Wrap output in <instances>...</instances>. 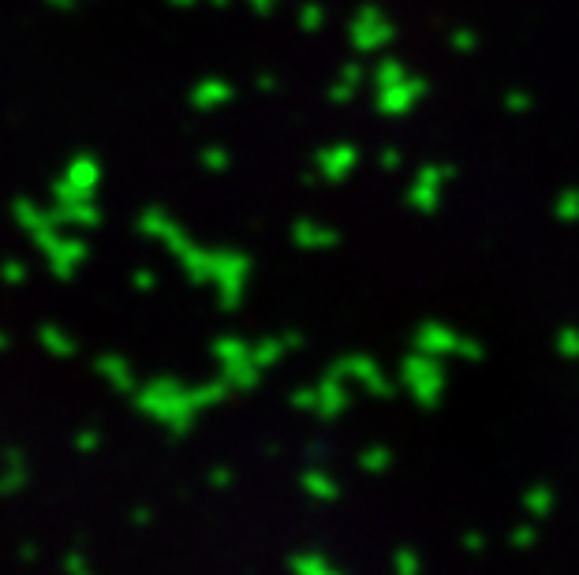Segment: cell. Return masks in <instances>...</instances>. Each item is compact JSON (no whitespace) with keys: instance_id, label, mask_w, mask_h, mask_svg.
Wrapping results in <instances>:
<instances>
[{"instance_id":"6da1fadb","label":"cell","mask_w":579,"mask_h":575,"mask_svg":"<svg viewBox=\"0 0 579 575\" xmlns=\"http://www.w3.org/2000/svg\"><path fill=\"white\" fill-rule=\"evenodd\" d=\"M12 217H15V225L34 239V247L45 254V262H49V269L57 273L60 281H71V277L79 273V266L86 262L83 239L64 232V225L53 217V210H42L38 202L19 198L12 206Z\"/></svg>"},{"instance_id":"7a4b0ae2","label":"cell","mask_w":579,"mask_h":575,"mask_svg":"<svg viewBox=\"0 0 579 575\" xmlns=\"http://www.w3.org/2000/svg\"><path fill=\"white\" fill-rule=\"evenodd\" d=\"M135 404H139L154 422L169 426V430H176V434H184L187 426L195 422L198 411L206 407L202 400H198L195 389H184V385L165 381V378L150 381V385H139V389H135Z\"/></svg>"},{"instance_id":"3957f363","label":"cell","mask_w":579,"mask_h":575,"mask_svg":"<svg viewBox=\"0 0 579 575\" xmlns=\"http://www.w3.org/2000/svg\"><path fill=\"white\" fill-rule=\"evenodd\" d=\"M101 187V165L90 154L71 157L57 183H53V202H79V198H94Z\"/></svg>"},{"instance_id":"277c9868","label":"cell","mask_w":579,"mask_h":575,"mask_svg":"<svg viewBox=\"0 0 579 575\" xmlns=\"http://www.w3.org/2000/svg\"><path fill=\"white\" fill-rule=\"evenodd\" d=\"M400 381L408 385V393L419 400V404H438L441 400V389H445V370H441V359L434 355H415L404 363L400 370Z\"/></svg>"},{"instance_id":"5b68a950","label":"cell","mask_w":579,"mask_h":575,"mask_svg":"<svg viewBox=\"0 0 579 575\" xmlns=\"http://www.w3.org/2000/svg\"><path fill=\"white\" fill-rule=\"evenodd\" d=\"M247 258L236 251L228 254H210V269H206V281L217 284V292H221V303L232 307V303H240L243 295V284H247Z\"/></svg>"},{"instance_id":"8992f818","label":"cell","mask_w":579,"mask_h":575,"mask_svg":"<svg viewBox=\"0 0 579 575\" xmlns=\"http://www.w3.org/2000/svg\"><path fill=\"white\" fill-rule=\"evenodd\" d=\"M299 407H311L314 415H322V419H337L340 411L348 407V385L329 374L318 389H307L299 396Z\"/></svg>"},{"instance_id":"52a82bcc","label":"cell","mask_w":579,"mask_h":575,"mask_svg":"<svg viewBox=\"0 0 579 575\" xmlns=\"http://www.w3.org/2000/svg\"><path fill=\"white\" fill-rule=\"evenodd\" d=\"M415 348L423 351V355H434V359H445V355H479L475 344H467L464 337H456L445 325H426V329H419Z\"/></svg>"},{"instance_id":"ba28073f","label":"cell","mask_w":579,"mask_h":575,"mask_svg":"<svg viewBox=\"0 0 579 575\" xmlns=\"http://www.w3.org/2000/svg\"><path fill=\"white\" fill-rule=\"evenodd\" d=\"M389 38H393V27H389V19H385L378 8H363V12L355 15V23H352L355 49H363V53H374V49L389 45Z\"/></svg>"},{"instance_id":"9c48e42d","label":"cell","mask_w":579,"mask_h":575,"mask_svg":"<svg viewBox=\"0 0 579 575\" xmlns=\"http://www.w3.org/2000/svg\"><path fill=\"white\" fill-rule=\"evenodd\" d=\"M139 228H142V232H146L150 239L165 243V247H169V251L176 254V258H180V254H184L187 247H191V239L184 236V228L176 225L172 217H165V213H157V210L142 213V217H139Z\"/></svg>"},{"instance_id":"30bf717a","label":"cell","mask_w":579,"mask_h":575,"mask_svg":"<svg viewBox=\"0 0 579 575\" xmlns=\"http://www.w3.org/2000/svg\"><path fill=\"white\" fill-rule=\"evenodd\" d=\"M423 90H426V86L419 83V79H411V75H408V79H400V83L378 90V109H382V113H389V116L408 113V109H415V105H419Z\"/></svg>"},{"instance_id":"8fae6325","label":"cell","mask_w":579,"mask_h":575,"mask_svg":"<svg viewBox=\"0 0 579 575\" xmlns=\"http://www.w3.org/2000/svg\"><path fill=\"white\" fill-rule=\"evenodd\" d=\"M441 191H445V169H434L426 165L419 176H415V187H411V206L419 213H434L441 202Z\"/></svg>"},{"instance_id":"7c38bea8","label":"cell","mask_w":579,"mask_h":575,"mask_svg":"<svg viewBox=\"0 0 579 575\" xmlns=\"http://www.w3.org/2000/svg\"><path fill=\"white\" fill-rule=\"evenodd\" d=\"M333 378H340V381H359V385H363L367 393H374V396H385V393H389V381L382 378V370L370 363V359H344V363H337Z\"/></svg>"},{"instance_id":"4fadbf2b","label":"cell","mask_w":579,"mask_h":575,"mask_svg":"<svg viewBox=\"0 0 579 575\" xmlns=\"http://www.w3.org/2000/svg\"><path fill=\"white\" fill-rule=\"evenodd\" d=\"M30 482V467H27V456L19 449H4L0 456V497H15L23 493Z\"/></svg>"},{"instance_id":"5bb4252c","label":"cell","mask_w":579,"mask_h":575,"mask_svg":"<svg viewBox=\"0 0 579 575\" xmlns=\"http://www.w3.org/2000/svg\"><path fill=\"white\" fill-rule=\"evenodd\" d=\"M98 374L109 381V385H113L116 393H124V396H135V389H139L135 366H131L128 359H120V355H101V359H98Z\"/></svg>"},{"instance_id":"9a60e30c","label":"cell","mask_w":579,"mask_h":575,"mask_svg":"<svg viewBox=\"0 0 579 575\" xmlns=\"http://www.w3.org/2000/svg\"><path fill=\"white\" fill-rule=\"evenodd\" d=\"M355 169V150L352 146H333V150H325L318 157V172H322L329 183H340L348 180V172Z\"/></svg>"},{"instance_id":"2e32d148","label":"cell","mask_w":579,"mask_h":575,"mask_svg":"<svg viewBox=\"0 0 579 575\" xmlns=\"http://www.w3.org/2000/svg\"><path fill=\"white\" fill-rule=\"evenodd\" d=\"M38 344H42L49 355H57V359H71V355L79 351V340L71 337V333H64L60 325H42V329H38Z\"/></svg>"},{"instance_id":"e0dca14e","label":"cell","mask_w":579,"mask_h":575,"mask_svg":"<svg viewBox=\"0 0 579 575\" xmlns=\"http://www.w3.org/2000/svg\"><path fill=\"white\" fill-rule=\"evenodd\" d=\"M228 98H232V86L221 83V79H206V83H198L195 94H191V101H195L198 109H217V105H225Z\"/></svg>"},{"instance_id":"ac0fdd59","label":"cell","mask_w":579,"mask_h":575,"mask_svg":"<svg viewBox=\"0 0 579 575\" xmlns=\"http://www.w3.org/2000/svg\"><path fill=\"white\" fill-rule=\"evenodd\" d=\"M333 232L322 225H311V221H299L296 225V243L303 251H325V247H333Z\"/></svg>"},{"instance_id":"d6986e66","label":"cell","mask_w":579,"mask_h":575,"mask_svg":"<svg viewBox=\"0 0 579 575\" xmlns=\"http://www.w3.org/2000/svg\"><path fill=\"white\" fill-rule=\"evenodd\" d=\"M557 505V497H553L550 486H535V490L523 497V508H527V516L531 519H546Z\"/></svg>"},{"instance_id":"ffe728a7","label":"cell","mask_w":579,"mask_h":575,"mask_svg":"<svg viewBox=\"0 0 579 575\" xmlns=\"http://www.w3.org/2000/svg\"><path fill=\"white\" fill-rule=\"evenodd\" d=\"M303 490L311 493V497H318V501H333V497H337V482L329 475H307L303 478Z\"/></svg>"},{"instance_id":"44dd1931","label":"cell","mask_w":579,"mask_h":575,"mask_svg":"<svg viewBox=\"0 0 579 575\" xmlns=\"http://www.w3.org/2000/svg\"><path fill=\"white\" fill-rule=\"evenodd\" d=\"M292 568H296L299 575H325V572H333V564L325 561L322 553H303V557H292Z\"/></svg>"},{"instance_id":"7402d4cb","label":"cell","mask_w":579,"mask_h":575,"mask_svg":"<svg viewBox=\"0 0 579 575\" xmlns=\"http://www.w3.org/2000/svg\"><path fill=\"white\" fill-rule=\"evenodd\" d=\"M553 213H557L561 221H568V225H572V221H579V191H576V187H568L565 195L553 202Z\"/></svg>"},{"instance_id":"603a6c76","label":"cell","mask_w":579,"mask_h":575,"mask_svg":"<svg viewBox=\"0 0 579 575\" xmlns=\"http://www.w3.org/2000/svg\"><path fill=\"white\" fill-rule=\"evenodd\" d=\"M355 90H359V68H344L333 86V101H352Z\"/></svg>"},{"instance_id":"cb8c5ba5","label":"cell","mask_w":579,"mask_h":575,"mask_svg":"<svg viewBox=\"0 0 579 575\" xmlns=\"http://www.w3.org/2000/svg\"><path fill=\"white\" fill-rule=\"evenodd\" d=\"M400 79H408V71L400 68V64H393V60H385L382 68L374 71V86H378V90H385V86H393V83H400Z\"/></svg>"},{"instance_id":"d4e9b609","label":"cell","mask_w":579,"mask_h":575,"mask_svg":"<svg viewBox=\"0 0 579 575\" xmlns=\"http://www.w3.org/2000/svg\"><path fill=\"white\" fill-rule=\"evenodd\" d=\"M0 281L4 284H23L27 281V266H23L19 258H4V262H0Z\"/></svg>"},{"instance_id":"484cf974","label":"cell","mask_w":579,"mask_h":575,"mask_svg":"<svg viewBox=\"0 0 579 575\" xmlns=\"http://www.w3.org/2000/svg\"><path fill=\"white\" fill-rule=\"evenodd\" d=\"M557 351H561L565 359H579V333L576 329H568V333L557 337Z\"/></svg>"},{"instance_id":"4316f807","label":"cell","mask_w":579,"mask_h":575,"mask_svg":"<svg viewBox=\"0 0 579 575\" xmlns=\"http://www.w3.org/2000/svg\"><path fill=\"white\" fill-rule=\"evenodd\" d=\"M101 445V434L98 430H83V434H75V449L83 452V456H90V452Z\"/></svg>"},{"instance_id":"83f0119b","label":"cell","mask_w":579,"mask_h":575,"mask_svg":"<svg viewBox=\"0 0 579 575\" xmlns=\"http://www.w3.org/2000/svg\"><path fill=\"white\" fill-rule=\"evenodd\" d=\"M363 467H367V471H385V467H389V452L370 449L367 456H363Z\"/></svg>"},{"instance_id":"f1b7e54d","label":"cell","mask_w":579,"mask_h":575,"mask_svg":"<svg viewBox=\"0 0 579 575\" xmlns=\"http://www.w3.org/2000/svg\"><path fill=\"white\" fill-rule=\"evenodd\" d=\"M64 572H90V561H86L83 553H68V557H64Z\"/></svg>"},{"instance_id":"f546056e","label":"cell","mask_w":579,"mask_h":575,"mask_svg":"<svg viewBox=\"0 0 579 575\" xmlns=\"http://www.w3.org/2000/svg\"><path fill=\"white\" fill-rule=\"evenodd\" d=\"M415 568H419V557H415V553H396V572L408 575L415 572Z\"/></svg>"},{"instance_id":"4dcf8cb0","label":"cell","mask_w":579,"mask_h":575,"mask_svg":"<svg viewBox=\"0 0 579 575\" xmlns=\"http://www.w3.org/2000/svg\"><path fill=\"white\" fill-rule=\"evenodd\" d=\"M322 8H318V4H307V12H303V27L307 30H314V27H322Z\"/></svg>"},{"instance_id":"1f68e13d","label":"cell","mask_w":579,"mask_h":575,"mask_svg":"<svg viewBox=\"0 0 579 575\" xmlns=\"http://www.w3.org/2000/svg\"><path fill=\"white\" fill-rule=\"evenodd\" d=\"M202 161H206V169H225L228 154H225V150H206V157H202Z\"/></svg>"},{"instance_id":"d6a6232c","label":"cell","mask_w":579,"mask_h":575,"mask_svg":"<svg viewBox=\"0 0 579 575\" xmlns=\"http://www.w3.org/2000/svg\"><path fill=\"white\" fill-rule=\"evenodd\" d=\"M135 288H154V273H150V269H139V273H135Z\"/></svg>"},{"instance_id":"836d02e7","label":"cell","mask_w":579,"mask_h":575,"mask_svg":"<svg viewBox=\"0 0 579 575\" xmlns=\"http://www.w3.org/2000/svg\"><path fill=\"white\" fill-rule=\"evenodd\" d=\"M53 12H71V8H79V0H45Z\"/></svg>"},{"instance_id":"e575fe53","label":"cell","mask_w":579,"mask_h":575,"mask_svg":"<svg viewBox=\"0 0 579 575\" xmlns=\"http://www.w3.org/2000/svg\"><path fill=\"white\" fill-rule=\"evenodd\" d=\"M531 538H535V531H531V527H527V531H516V534H512V542H516V549H523V546H527V542H531Z\"/></svg>"},{"instance_id":"d590c367","label":"cell","mask_w":579,"mask_h":575,"mask_svg":"<svg viewBox=\"0 0 579 575\" xmlns=\"http://www.w3.org/2000/svg\"><path fill=\"white\" fill-rule=\"evenodd\" d=\"M471 45H475V38H471L467 30H460V34H456V49H471Z\"/></svg>"},{"instance_id":"8d00e7d4","label":"cell","mask_w":579,"mask_h":575,"mask_svg":"<svg viewBox=\"0 0 579 575\" xmlns=\"http://www.w3.org/2000/svg\"><path fill=\"white\" fill-rule=\"evenodd\" d=\"M531 105V98H523V94H512L509 98V109H527Z\"/></svg>"},{"instance_id":"74e56055","label":"cell","mask_w":579,"mask_h":575,"mask_svg":"<svg viewBox=\"0 0 579 575\" xmlns=\"http://www.w3.org/2000/svg\"><path fill=\"white\" fill-rule=\"evenodd\" d=\"M12 348V337H8V333H4V329H0V355H4V351Z\"/></svg>"},{"instance_id":"f35d334b","label":"cell","mask_w":579,"mask_h":575,"mask_svg":"<svg viewBox=\"0 0 579 575\" xmlns=\"http://www.w3.org/2000/svg\"><path fill=\"white\" fill-rule=\"evenodd\" d=\"M251 4H255L258 12H269V8H273V4H277V0H251Z\"/></svg>"},{"instance_id":"ab89813d","label":"cell","mask_w":579,"mask_h":575,"mask_svg":"<svg viewBox=\"0 0 579 575\" xmlns=\"http://www.w3.org/2000/svg\"><path fill=\"white\" fill-rule=\"evenodd\" d=\"M34 557H38V549H34V546L27 542V546H23V561H34Z\"/></svg>"},{"instance_id":"60d3db41","label":"cell","mask_w":579,"mask_h":575,"mask_svg":"<svg viewBox=\"0 0 579 575\" xmlns=\"http://www.w3.org/2000/svg\"><path fill=\"white\" fill-rule=\"evenodd\" d=\"M172 4H180V8H187V4H195V0H172Z\"/></svg>"}]
</instances>
